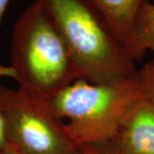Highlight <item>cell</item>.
<instances>
[{
    "instance_id": "10",
    "label": "cell",
    "mask_w": 154,
    "mask_h": 154,
    "mask_svg": "<svg viewBox=\"0 0 154 154\" xmlns=\"http://www.w3.org/2000/svg\"><path fill=\"white\" fill-rule=\"evenodd\" d=\"M9 142L8 134H7V127H6L5 119L2 110L0 109V152L5 147Z\"/></svg>"
},
{
    "instance_id": "6",
    "label": "cell",
    "mask_w": 154,
    "mask_h": 154,
    "mask_svg": "<svg viewBox=\"0 0 154 154\" xmlns=\"http://www.w3.org/2000/svg\"><path fill=\"white\" fill-rule=\"evenodd\" d=\"M104 16L128 53L137 15L146 0H89Z\"/></svg>"
},
{
    "instance_id": "7",
    "label": "cell",
    "mask_w": 154,
    "mask_h": 154,
    "mask_svg": "<svg viewBox=\"0 0 154 154\" xmlns=\"http://www.w3.org/2000/svg\"><path fill=\"white\" fill-rule=\"evenodd\" d=\"M147 51L154 52V4L150 0L144 2L138 13L129 55L135 62L140 60Z\"/></svg>"
},
{
    "instance_id": "1",
    "label": "cell",
    "mask_w": 154,
    "mask_h": 154,
    "mask_svg": "<svg viewBox=\"0 0 154 154\" xmlns=\"http://www.w3.org/2000/svg\"><path fill=\"white\" fill-rule=\"evenodd\" d=\"M11 77L19 88L39 99L82 78L49 11L35 0L18 18L12 33Z\"/></svg>"
},
{
    "instance_id": "9",
    "label": "cell",
    "mask_w": 154,
    "mask_h": 154,
    "mask_svg": "<svg viewBox=\"0 0 154 154\" xmlns=\"http://www.w3.org/2000/svg\"><path fill=\"white\" fill-rule=\"evenodd\" d=\"M83 154H123L115 140L81 146Z\"/></svg>"
},
{
    "instance_id": "2",
    "label": "cell",
    "mask_w": 154,
    "mask_h": 154,
    "mask_svg": "<svg viewBox=\"0 0 154 154\" xmlns=\"http://www.w3.org/2000/svg\"><path fill=\"white\" fill-rule=\"evenodd\" d=\"M49 11L80 70L92 83H117L137 69L127 48L89 0H39Z\"/></svg>"
},
{
    "instance_id": "11",
    "label": "cell",
    "mask_w": 154,
    "mask_h": 154,
    "mask_svg": "<svg viewBox=\"0 0 154 154\" xmlns=\"http://www.w3.org/2000/svg\"><path fill=\"white\" fill-rule=\"evenodd\" d=\"M0 154H28L25 152H23L22 150L18 148L17 146L9 143L6 146L5 148L3 149V151L0 152Z\"/></svg>"
},
{
    "instance_id": "3",
    "label": "cell",
    "mask_w": 154,
    "mask_h": 154,
    "mask_svg": "<svg viewBox=\"0 0 154 154\" xmlns=\"http://www.w3.org/2000/svg\"><path fill=\"white\" fill-rule=\"evenodd\" d=\"M134 77L117 83H92L80 78L43 101L58 120H69L64 128L79 146L111 141L141 99Z\"/></svg>"
},
{
    "instance_id": "4",
    "label": "cell",
    "mask_w": 154,
    "mask_h": 154,
    "mask_svg": "<svg viewBox=\"0 0 154 154\" xmlns=\"http://www.w3.org/2000/svg\"><path fill=\"white\" fill-rule=\"evenodd\" d=\"M0 109L9 142L28 154H83L43 99L0 85Z\"/></svg>"
},
{
    "instance_id": "5",
    "label": "cell",
    "mask_w": 154,
    "mask_h": 154,
    "mask_svg": "<svg viewBox=\"0 0 154 154\" xmlns=\"http://www.w3.org/2000/svg\"><path fill=\"white\" fill-rule=\"evenodd\" d=\"M114 140L123 154H154V105L137 100Z\"/></svg>"
},
{
    "instance_id": "8",
    "label": "cell",
    "mask_w": 154,
    "mask_h": 154,
    "mask_svg": "<svg viewBox=\"0 0 154 154\" xmlns=\"http://www.w3.org/2000/svg\"><path fill=\"white\" fill-rule=\"evenodd\" d=\"M134 79L140 98L154 105V57L137 69Z\"/></svg>"
},
{
    "instance_id": "12",
    "label": "cell",
    "mask_w": 154,
    "mask_h": 154,
    "mask_svg": "<svg viewBox=\"0 0 154 154\" xmlns=\"http://www.w3.org/2000/svg\"><path fill=\"white\" fill-rule=\"evenodd\" d=\"M10 1L11 0H0V22H1L2 17L4 16V13H5Z\"/></svg>"
}]
</instances>
